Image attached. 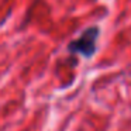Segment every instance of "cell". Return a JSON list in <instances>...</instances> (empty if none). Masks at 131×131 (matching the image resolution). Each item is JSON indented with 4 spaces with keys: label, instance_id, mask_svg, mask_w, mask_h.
I'll return each mask as SVG.
<instances>
[{
    "label": "cell",
    "instance_id": "cell-1",
    "mask_svg": "<svg viewBox=\"0 0 131 131\" xmlns=\"http://www.w3.org/2000/svg\"><path fill=\"white\" fill-rule=\"evenodd\" d=\"M100 35V28L96 26L88 27L76 40L71 41L66 47L68 52L71 54H79L83 58H92L96 54L97 49V40Z\"/></svg>",
    "mask_w": 131,
    "mask_h": 131
}]
</instances>
